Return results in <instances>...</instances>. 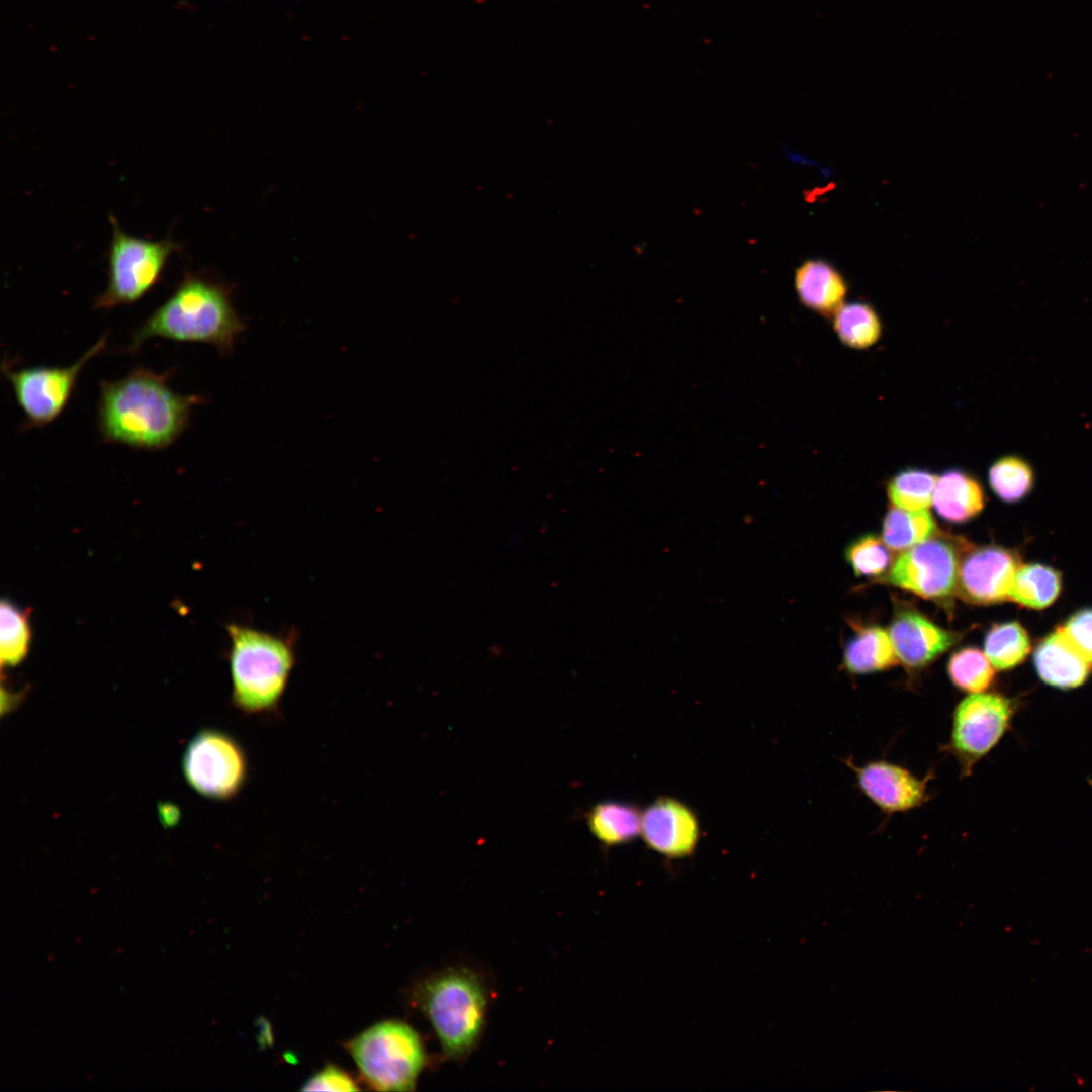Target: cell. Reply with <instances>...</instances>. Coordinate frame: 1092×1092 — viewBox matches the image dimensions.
Here are the masks:
<instances>
[{
	"instance_id": "1",
	"label": "cell",
	"mask_w": 1092,
	"mask_h": 1092,
	"mask_svg": "<svg viewBox=\"0 0 1092 1092\" xmlns=\"http://www.w3.org/2000/svg\"><path fill=\"white\" fill-rule=\"evenodd\" d=\"M172 373L136 366L121 379L100 381L97 428L103 442L149 451L175 443L204 397L172 390Z\"/></svg>"
},
{
	"instance_id": "2",
	"label": "cell",
	"mask_w": 1092,
	"mask_h": 1092,
	"mask_svg": "<svg viewBox=\"0 0 1092 1092\" xmlns=\"http://www.w3.org/2000/svg\"><path fill=\"white\" fill-rule=\"evenodd\" d=\"M243 330L226 288L185 271L170 296L132 332L125 351L134 355L148 340L162 338L209 344L226 354Z\"/></svg>"
},
{
	"instance_id": "3",
	"label": "cell",
	"mask_w": 1092,
	"mask_h": 1092,
	"mask_svg": "<svg viewBox=\"0 0 1092 1092\" xmlns=\"http://www.w3.org/2000/svg\"><path fill=\"white\" fill-rule=\"evenodd\" d=\"M226 631L231 704L247 716L277 712L297 662L295 632L275 634L239 623Z\"/></svg>"
},
{
	"instance_id": "4",
	"label": "cell",
	"mask_w": 1092,
	"mask_h": 1092,
	"mask_svg": "<svg viewBox=\"0 0 1092 1092\" xmlns=\"http://www.w3.org/2000/svg\"><path fill=\"white\" fill-rule=\"evenodd\" d=\"M414 997L446 1056L459 1060L475 1049L485 1024L487 994L474 972H437L416 987Z\"/></svg>"
},
{
	"instance_id": "5",
	"label": "cell",
	"mask_w": 1092,
	"mask_h": 1092,
	"mask_svg": "<svg viewBox=\"0 0 1092 1092\" xmlns=\"http://www.w3.org/2000/svg\"><path fill=\"white\" fill-rule=\"evenodd\" d=\"M364 1083L375 1091H412L426 1064L419 1033L407 1023L388 1019L366 1028L345 1043Z\"/></svg>"
},
{
	"instance_id": "6",
	"label": "cell",
	"mask_w": 1092,
	"mask_h": 1092,
	"mask_svg": "<svg viewBox=\"0 0 1092 1092\" xmlns=\"http://www.w3.org/2000/svg\"><path fill=\"white\" fill-rule=\"evenodd\" d=\"M109 222L112 236L106 252L107 285L93 300V308L102 310L133 304L145 297L161 281L171 256L183 249L171 236L155 241L130 235L113 214Z\"/></svg>"
},
{
	"instance_id": "7",
	"label": "cell",
	"mask_w": 1092,
	"mask_h": 1092,
	"mask_svg": "<svg viewBox=\"0 0 1092 1092\" xmlns=\"http://www.w3.org/2000/svg\"><path fill=\"white\" fill-rule=\"evenodd\" d=\"M104 334L76 362L69 366H28L13 368L2 362V373L9 381L24 419L20 431L42 428L54 422L66 408L85 365L107 345Z\"/></svg>"
},
{
	"instance_id": "8",
	"label": "cell",
	"mask_w": 1092,
	"mask_h": 1092,
	"mask_svg": "<svg viewBox=\"0 0 1092 1092\" xmlns=\"http://www.w3.org/2000/svg\"><path fill=\"white\" fill-rule=\"evenodd\" d=\"M181 770L196 793L225 802L242 792L249 779L250 763L236 737L220 729L204 728L187 743Z\"/></svg>"
},
{
	"instance_id": "9",
	"label": "cell",
	"mask_w": 1092,
	"mask_h": 1092,
	"mask_svg": "<svg viewBox=\"0 0 1092 1092\" xmlns=\"http://www.w3.org/2000/svg\"><path fill=\"white\" fill-rule=\"evenodd\" d=\"M1013 703L995 693H974L954 708L947 750L958 761L961 777L971 775L975 764L999 742L1009 728Z\"/></svg>"
},
{
	"instance_id": "10",
	"label": "cell",
	"mask_w": 1092,
	"mask_h": 1092,
	"mask_svg": "<svg viewBox=\"0 0 1092 1092\" xmlns=\"http://www.w3.org/2000/svg\"><path fill=\"white\" fill-rule=\"evenodd\" d=\"M970 544L933 536L893 561L883 582L929 600H944L957 590L962 554Z\"/></svg>"
},
{
	"instance_id": "11",
	"label": "cell",
	"mask_w": 1092,
	"mask_h": 1092,
	"mask_svg": "<svg viewBox=\"0 0 1092 1092\" xmlns=\"http://www.w3.org/2000/svg\"><path fill=\"white\" fill-rule=\"evenodd\" d=\"M1020 565V558L1012 550L996 545H969L961 557L956 592L976 605L1005 601Z\"/></svg>"
},
{
	"instance_id": "12",
	"label": "cell",
	"mask_w": 1092,
	"mask_h": 1092,
	"mask_svg": "<svg viewBox=\"0 0 1092 1092\" xmlns=\"http://www.w3.org/2000/svg\"><path fill=\"white\" fill-rule=\"evenodd\" d=\"M640 835L649 849L667 858H684L697 848L700 824L686 803L660 797L642 811Z\"/></svg>"
},
{
	"instance_id": "13",
	"label": "cell",
	"mask_w": 1092,
	"mask_h": 1092,
	"mask_svg": "<svg viewBox=\"0 0 1092 1092\" xmlns=\"http://www.w3.org/2000/svg\"><path fill=\"white\" fill-rule=\"evenodd\" d=\"M847 765L854 771L860 791L886 814L913 810L930 798L927 790L930 775L920 779L886 760H874L861 766L847 760Z\"/></svg>"
},
{
	"instance_id": "14",
	"label": "cell",
	"mask_w": 1092,
	"mask_h": 1092,
	"mask_svg": "<svg viewBox=\"0 0 1092 1092\" xmlns=\"http://www.w3.org/2000/svg\"><path fill=\"white\" fill-rule=\"evenodd\" d=\"M889 635L896 655L909 670H920L956 644L961 635L945 630L911 607L894 614Z\"/></svg>"
},
{
	"instance_id": "15",
	"label": "cell",
	"mask_w": 1092,
	"mask_h": 1092,
	"mask_svg": "<svg viewBox=\"0 0 1092 1092\" xmlns=\"http://www.w3.org/2000/svg\"><path fill=\"white\" fill-rule=\"evenodd\" d=\"M794 289L801 305L831 318L846 302L848 284L831 262L821 258L803 261L794 273Z\"/></svg>"
},
{
	"instance_id": "16",
	"label": "cell",
	"mask_w": 1092,
	"mask_h": 1092,
	"mask_svg": "<svg viewBox=\"0 0 1092 1092\" xmlns=\"http://www.w3.org/2000/svg\"><path fill=\"white\" fill-rule=\"evenodd\" d=\"M1034 665L1044 682L1060 689L1081 686L1092 669V663L1070 644L1060 628L1038 644Z\"/></svg>"
},
{
	"instance_id": "17",
	"label": "cell",
	"mask_w": 1092,
	"mask_h": 1092,
	"mask_svg": "<svg viewBox=\"0 0 1092 1092\" xmlns=\"http://www.w3.org/2000/svg\"><path fill=\"white\" fill-rule=\"evenodd\" d=\"M985 496L979 481L962 469H948L937 477L932 505L942 519L963 523L984 508Z\"/></svg>"
},
{
	"instance_id": "18",
	"label": "cell",
	"mask_w": 1092,
	"mask_h": 1092,
	"mask_svg": "<svg viewBox=\"0 0 1092 1092\" xmlns=\"http://www.w3.org/2000/svg\"><path fill=\"white\" fill-rule=\"evenodd\" d=\"M642 811L629 802L608 800L596 804L587 814L590 833L607 846L630 843L641 834Z\"/></svg>"
},
{
	"instance_id": "19",
	"label": "cell",
	"mask_w": 1092,
	"mask_h": 1092,
	"mask_svg": "<svg viewBox=\"0 0 1092 1092\" xmlns=\"http://www.w3.org/2000/svg\"><path fill=\"white\" fill-rule=\"evenodd\" d=\"M898 663L889 633L879 626L857 629L844 650V667L854 674L888 670Z\"/></svg>"
},
{
	"instance_id": "20",
	"label": "cell",
	"mask_w": 1092,
	"mask_h": 1092,
	"mask_svg": "<svg viewBox=\"0 0 1092 1092\" xmlns=\"http://www.w3.org/2000/svg\"><path fill=\"white\" fill-rule=\"evenodd\" d=\"M832 328L840 343L850 349L867 350L883 335V322L876 308L863 300L842 304L831 317Z\"/></svg>"
},
{
	"instance_id": "21",
	"label": "cell",
	"mask_w": 1092,
	"mask_h": 1092,
	"mask_svg": "<svg viewBox=\"0 0 1092 1092\" xmlns=\"http://www.w3.org/2000/svg\"><path fill=\"white\" fill-rule=\"evenodd\" d=\"M936 524L927 510L892 506L883 521V541L889 549L905 551L935 535Z\"/></svg>"
},
{
	"instance_id": "22",
	"label": "cell",
	"mask_w": 1092,
	"mask_h": 1092,
	"mask_svg": "<svg viewBox=\"0 0 1092 1092\" xmlns=\"http://www.w3.org/2000/svg\"><path fill=\"white\" fill-rule=\"evenodd\" d=\"M1062 587L1061 574L1043 564L1020 565L1015 573L1008 599L1032 609L1050 606Z\"/></svg>"
},
{
	"instance_id": "23",
	"label": "cell",
	"mask_w": 1092,
	"mask_h": 1092,
	"mask_svg": "<svg viewBox=\"0 0 1092 1092\" xmlns=\"http://www.w3.org/2000/svg\"><path fill=\"white\" fill-rule=\"evenodd\" d=\"M1030 648L1029 636L1018 622L994 624L984 642L985 654L998 670H1008L1021 663Z\"/></svg>"
},
{
	"instance_id": "24",
	"label": "cell",
	"mask_w": 1092,
	"mask_h": 1092,
	"mask_svg": "<svg viewBox=\"0 0 1092 1092\" xmlns=\"http://www.w3.org/2000/svg\"><path fill=\"white\" fill-rule=\"evenodd\" d=\"M937 475L922 468H905L888 482L892 506L905 510H928L932 505Z\"/></svg>"
},
{
	"instance_id": "25",
	"label": "cell",
	"mask_w": 1092,
	"mask_h": 1092,
	"mask_svg": "<svg viewBox=\"0 0 1092 1092\" xmlns=\"http://www.w3.org/2000/svg\"><path fill=\"white\" fill-rule=\"evenodd\" d=\"M0 657L1 666L13 667L28 653L31 631L27 614L8 600L1 602Z\"/></svg>"
},
{
	"instance_id": "26",
	"label": "cell",
	"mask_w": 1092,
	"mask_h": 1092,
	"mask_svg": "<svg viewBox=\"0 0 1092 1092\" xmlns=\"http://www.w3.org/2000/svg\"><path fill=\"white\" fill-rule=\"evenodd\" d=\"M988 481L1000 499L1014 503L1031 490L1034 475L1026 461L1018 456L1007 455L995 460L989 467Z\"/></svg>"
},
{
	"instance_id": "27",
	"label": "cell",
	"mask_w": 1092,
	"mask_h": 1092,
	"mask_svg": "<svg viewBox=\"0 0 1092 1092\" xmlns=\"http://www.w3.org/2000/svg\"><path fill=\"white\" fill-rule=\"evenodd\" d=\"M947 674L962 692L981 693L994 680V667L981 650L967 647L956 651L947 663Z\"/></svg>"
},
{
	"instance_id": "28",
	"label": "cell",
	"mask_w": 1092,
	"mask_h": 1092,
	"mask_svg": "<svg viewBox=\"0 0 1092 1092\" xmlns=\"http://www.w3.org/2000/svg\"><path fill=\"white\" fill-rule=\"evenodd\" d=\"M846 558L856 575L868 577L887 573L893 563L888 546L872 534L851 543L846 550Z\"/></svg>"
},
{
	"instance_id": "29",
	"label": "cell",
	"mask_w": 1092,
	"mask_h": 1092,
	"mask_svg": "<svg viewBox=\"0 0 1092 1092\" xmlns=\"http://www.w3.org/2000/svg\"><path fill=\"white\" fill-rule=\"evenodd\" d=\"M1059 628L1070 644L1092 663V609L1075 613Z\"/></svg>"
},
{
	"instance_id": "30",
	"label": "cell",
	"mask_w": 1092,
	"mask_h": 1092,
	"mask_svg": "<svg viewBox=\"0 0 1092 1092\" xmlns=\"http://www.w3.org/2000/svg\"><path fill=\"white\" fill-rule=\"evenodd\" d=\"M303 1091H356L358 1083L347 1071L328 1064L312 1075L302 1086Z\"/></svg>"
}]
</instances>
